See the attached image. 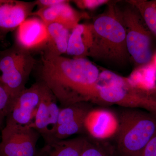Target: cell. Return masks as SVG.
<instances>
[{
  "instance_id": "cell-12",
  "label": "cell",
  "mask_w": 156,
  "mask_h": 156,
  "mask_svg": "<svg viewBox=\"0 0 156 156\" xmlns=\"http://www.w3.org/2000/svg\"><path fill=\"white\" fill-rule=\"evenodd\" d=\"M48 39L47 25L37 17L27 18L16 30L15 44L30 53L42 51Z\"/></svg>"
},
{
  "instance_id": "cell-18",
  "label": "cell",
  "mask_w": 156,
  "mask_h": 156,
  "mask_svg": "<svg viewBox=\"0 0 156 156\" xmlns=\"http://www.w3.org/2000/svg\"><path fill=\"white\" fill-rule=\"evenodd\" d=\"M127 79L134 88L151 94H155L156 68L151 62L137 67Z\"/></svg>"
},
{
  "instance_id": "cell-2",
  "label": "cell",
  "mask_w": 156,
  "mask_h": 156,
  "mask_svg": "<svg viewBox=\"0 0 156 156\" xmlns=\"http://www.w3.org/2000/svg\"><path fill=\"white\" fill-rule=\"evenodd\" d=\"M91 24L93 43L87 56L117 64L125 63L130 55L126 45V28L116 2H108L105 11L96 16Z\"/></svg>"
},
{
  "instance_id": "cell-14",
  "label": "cell",
  "mask_w": 156,
  "mask_h": 156,
  "mask_svg": "<svg viewBox=\"0 0 156 156\" xmlns=\"http://www.w3.org/2000/svg\"><path fill=\"white\" fill-rule=\"evenodd\" d=\"M119 121L114 114L104 109L90 110L84 122L85 130L96 139H108L117 134Z\"/></svg>"
},
{
  "instance_id": "cell-1",
  "label": "cell",
  "mask_w": 156,
  "mask_h": 156,
  "mask_svg": "<svg viewBox=\"0 0 156 156\" xmlns=\"http://www.w3.org/2000/svg\"><path fill=\"white\" fill-rule=\"evenodd\" d=\"M99 70L87 58L50 56L41 53L40 82L62 107L77 102L97 101Z\"/></svg>"
},
{
  "instance_id": "cell-23",
  "label": "cell",
  "mask_w": 156,
  "mask_h": 156,
  "mask_svg": "<svg viewBox=\"0 0 156 156\" xmlns=\"http://www.w3.org/2000/svg\"><path fill=\"white\" fill-rule=\"evenodd\" d=\"M140 156H156V134L148 143Z\"/></svg>"
},
{
  "instance_id": "cell-20",
  "label": "cell",
  "mask_w": 156,
  "mask_h": 156,
  "mask_svg": "<svg viewBox=\"0 0 156 156\" xmlns=\"http://www.w3.org/2000/svg\"><path fill=\"white\" fill-rule=\"evenodd\" d=\"M12 101L9 94L0 83V129L9 115Z\"/></svg>"
},
{
  "instance_id": "cell-11",
  "label": "cell",
  "mask_w": 156,
  "mask_h": 156,
  "mask_svg": "<svg viewBox=\"0 0 156 156\" xmlns=\"http://www.w3.org/2000/svg\"><path fill=\"white\" fill-rule=\"evenodd\" d=\"M83 103L77 102L60 109L54 140H66L85 130V118L90 110Z\"/></svg>"
},
{
  "instance_id": "cell-16",
  "label": "cell",
  "mask_w": 156,
  "mask_h": 156,
  "mask_svg": "<svg viewBox=\"0 0 156 156\" xmlns=\"http://www.w3.org/2000/svg\"><path fill=\"white\" fill-rule=\"evenodd\" d=\"M92 24H80L70 35L66 54L74 58H86L93 43Z\"/></svg>"
},
{
  "instance_id": "cell-21",
  "label": "cell",
  "mask_w": 156,
  "mask_h": 156,
  "mask_svg": "<svg viewBox=\"0 0 156 156\" xmlns=\"http://www.w3.org/2000/svg\"><path fill=\"white\" fill-rule=\"evenodd\" d=\"M80 156H113L111 150L88 141Z\"/></svg>"
},
{
  "instance_id": "cell-6",
  "label": "cell",
  "mask_w": 156,
  "mask_h": 156,
  "mask_svg": "<svg viewBox=\"0 0 156 156\" xmlns=\"http://www.w3.org/2000/svg\"><path fill=\"white\" fill-rule=\"evenodd\" d=\"M121 13L126 28V45L129 55L138 67L148 64L153 55L152 34L134 6L130 5L121 11Z\"/></svg>"
},
{
  "instance_id": "cell-4",
  "label": "cell",
  "mask_w": 156,
  "mask_h": 156,
  "mask_svg": "<svg viewBox=\"0 0 156 156\" xmlns=\"http://www.w3.org/2000/svg\"><path fill=\"white\" fill-rule=\"evenodd\" d=\"M97 101L131 108L146 110L156 115V95L131 86L127 78L104 70L97 81Z\"/></svg>"
},
{
  "instance_id": "cell-10",
  "label": "cell",
  "mask_w": 156,
  "mask_h": 156,
  "mask_svg": "<svg viewBox=\"0 0 156 156\" xmlns=\"http://www.w3.org/2000/svg\"><path fill=\"white\" fill-rule=\"evenodd\" d=\"M35 2L0 0V40L10 32L17 30L31 16L36 6Z\"/></svg>"
},
{
  "instance_id": "cell-9",
  "label": "cell",
  "mask_w": 156,
  "mask_h": 156,
  "mask_svg": "<svg viewBox=\"0 0 156 156\" xmlns=\"http://www.w3.org/2000/svg\"><path fill=\"white\" fill-rule=\"evenodd\" d=\"M55 95L45 86L33 123L29 126L40 134L45 142L54 140L60 108Z\"/></svg>"
},
{
  "instance_id": "cell-8",
  "label": "cell",
  "mask_w": 156,
  "mask_h": 156,
  "mask_svg": "<svg viewBox=\"0 0 156 156\" xmlns=\"http://www.w3.org/2000/svg\"><path fill=\"white\" fill-rule=\"evenodd\" d=\"M45 86L38 81L26 88L13 101L6 119L22 126L33 122Z\"/></svg>"
},
{
  "instance_id": "cell-19",
  "label": "cell",
  "mask_w": 156,
  "mask_h": 156,
  "mask_svg": "<svg viewBox=\"0 0 156 156\" xmlns=\"http://www.w3.org/2000/svg\"><path fill=\"white\" fill-rule=\"evenodd\" d=\"M138 11L150 31L156 37V0L127 1Z\"/></svg>"
},
{
  "instance_id": "cell-25",
  "label": "cell",
  "mask_w": 156,
  "mask_h": 156,
  "mask_svg": "<svg viewBox=\"0 0 156 156\" xmlns=\"http://www.w3.org/2000/svg\"><path fill=\"white\" fill-rule=\"evenodd\" d=\"M151 63L156 68V53L153 55Z\"/></svg>"
},
{
  "instance_id": "cell-27",
  "label": "cell",
  "mask_w": 156,
  "mask_h": 156,
  "mask_svg": "<svg viewBox=\"0 0 156 156\" xmlns=\"http://www.w3.org/2000/svg\"></svg>"
},
{
  "instance_id": "cell-3",
  "label": "cell",
  "mask_w": 156,
  "mask_h": 156,
  "mask_svg": "<svg viewBox=\"0 0 156 156\" xmlns=\"http://www.w3.org/2000/svg\"><path fill=\"white\" fill-rule=\"evenodd\" d=\"M117 133V149L121 156H140L156 134V115L141 111L124 112Z\"/></svg>"
},
{
  "instance_id": "cell-22",
  "label": "cell",
  "mask_w": 156,
  "mask_h": 156,
  "mask_svg": "<svg viewBox=\"0 0 156 156\" xmlns=\"http://www.w3.org/2000/svg\"><path fill=\"white\" fill-rule=\"evenodd\" d=\"M80 9H94L103 4L108 2L105 0H78L73 1Z\"/></svg>"
},
{
  "instance_id": "cell-15",
  "label": "cell",
  "mask_w": 156,
  "mask_h": 156,
  "mask_svg": "<svg viewBox=\"0 0 156 156\" xmlns=\"http://www.w3.org/2000/svg\"><path fill=\"white\" fill-rule=\"evenodd\" d=\"M88 140L83 137L45 142L35 156H80Z\"/></svg>"
},
{
  "instance_id": "cell-7",
  "label": "cell",
  "mask_w": 156,
  "mask_h": 156,
  "mask_svg": "<svg viewBox=\"0 0 156 156\" xmlns=\"http://www.w3.org/2000/svg\"><path fill=\"white\" fill-rule=\"evenodd\" d=\"M41 135L33 128L22 126L6 119L1 131L2 156H35L37 144Z\"/></svg>"
},
{
  "instance_id": "cell-13",
  "label": "cell",
  "mask_w": 156,
  "mask_h": 156,
  "mask_svg": "<svg viewBox=\"0 0 156 156\" xmlns=\"http://www.w3.org/2000/svg\"><path fill=\"white\" fill-rule=\"evenodd\" d=\"M69 2V1H66L53 7L39 9L33 12L31 16H37L46 25L55 23L61 24L69 30H72L80 24L81 20L89 18V15L76 11Z\"/></svg>"
},
{
  "instance_id": "cell-26",
  "label": "cell",
  "mask_w": 156,
  "mask_h": 156,
  "mask_svg": "<svg viewBox=\"0 0 156 156\" xmlns=\"http://www.w3.org/2000/svg\"><path fill=\"white\" fill-rule=\"evenodd\" d=\"M0 144H1V137H0ZM0 156H2V152H1V147H0Z\"/></svg>"
},
{
  "instance_id": "cell-17",
  "label": "cell",
  "mask_w": 156,
  "mask_h": 156,
  "mask_svg": "<svg viewBox=\"0 0 156 156\" xmlns=\"http://www.w3.org/2000/svg\"><path fill=\"white\" fill-rule=\"evenodd\" d=\"M48 39L41 53L50 56H61L66 53L70 33L69 30L58 23L48 24Z\"/></svg>"
},
{
  "instance_id": "cell-24",
  "label": "cell",
  "mask_w": 156,
  "mask_h": 156,
  "mask_svg": "<svg viewBox=\"0 0 156 156\" xmlns=\"http://www.w3.org/2000/svg\"><path fill=\"white\" fill-rule=\"evenodd\" d=\"M66 1L65 0H37L35 1V3L36 5L38 6L39 9H41L59 5Z\"/></svg>"
},
{
  "instance_id": "cell-5",
  "label": "cell",
  "mask_w": 156,
  "mask_h": 156,
  "mask_svg": "<svg viewBox=\"0 0 156 156\" xmlns=\"http://www.w3.org/2000/svg\"><path fill=\"white\" fill-rule=\"evenodd\" d=\"M36 63L30 52L16 44L0 53V83L9 94L12 104L26 88Z\"/></svg>"
}]
</instances>
